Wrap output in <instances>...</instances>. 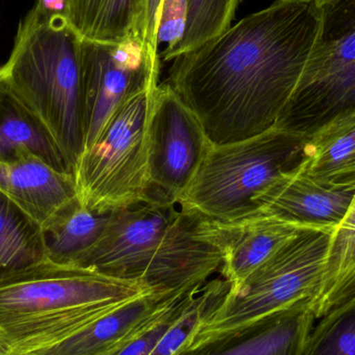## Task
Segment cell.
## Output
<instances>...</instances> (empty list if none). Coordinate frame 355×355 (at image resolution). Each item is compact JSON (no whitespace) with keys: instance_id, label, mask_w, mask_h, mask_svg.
<instances>
[{"instance_id":"1","label":"cell","mask_w":355,"mask_h":355,"mask_svg":"<svg viewBox=\"0 0 355 355\" xmlns=\"http://www.w3.org/2000/svg\"><path fill=\"white\" fill-rule=\"evenodd\" d=\"M316 0H275L173 60L166 83L214 146L277 125L324 35Z\"/></svg>"},{"instance_id":"2","label":"cell","mask_w":355,"mask_h":355,"mask_svg":"<svg viewBox=\"0 0 355 355\" xmlns=\"http://www.w3.org/2000/svg\"><path fill=\"white\" fill-rule=\"evenodd\" d=\"M151 294L141 282L45 261L0 281V331L12 355H26Z\"/></svg>"},{"instance_id":"3","label":"cell","mask_w":355,"mask_h":355,"mask_svg":"<svg viewBox=\"0 0 355 355\" xmlns=\"http://www.w3.org/2000/svg\"><path fill=\"white\" fill-rule=\"evenodd\" d=\"M81 42L66 16L33 6L0 67V85L45 125L73 174L85 150Z\"/></svg>"},{"instance_id":"4","label":"cell","mask_w":355,"mask_h":355,"mask_svg":"<svg viewBox=\"0 0 355 355\" xmlns=\"http://www.w3.org/2000/svg\"><path fill=\"white\" fill-rule=\"evenodd\" d=\"M333 234L302 230L207 311L179 349L239 333L277 311L312 300L320 288Z\"/></svg>"},{"instance_id":"5","label":"cell","mask_w":355,"mask_h":355,"mask_svg":"<svg viewBox=\"0 0 355 355\" xmlns=\"http://www.w3.org/2000/svg\"><path fill=\"white\" fill-rule=\"evenodd\" d=\"M306 141L275 126L246 141L211 146L178 206L219 223L246 218L256 196L300 166Z\"/></svg>"},{"instance_id":"6","label":"cell","mask_w":355,"mask_h":355,"mask_svg":"<svg viewBox=\"0 0 355 355\" xmlns=\"http://www.w3.org/2000/svg\"><path fill=\"white\" fill-rule=\"evenodd\" d=\"M156 87L128 100L81 155L74 178L89 210L104 214L151 200L147 132Z\"/></svg>"},{"instance_id":"7","label":"cell","mask_w":355,"mask_h":355,"mask_svg":"<svg viewBox=\"0 0 355 355\" xmlns=\"http://www.w3.org/2000/svg\"><path fill=\"white\" fill-rule=\"evenodd\" d=\"M325 10L322 42L275 125L306 139L355 114V0Z\"/></svg>"},{"instance_id":"8","label":"cell","mask_w":355,"mask_h":355,"mask_svg":"<svg viewBox=\"0 0 355 355\" xmlns=\"http://www.w3.org/2000/svg\"><path fill=\"white\" fill-rule=\"evenodd\" d=\"M147 141L151 200L178 205L212 144L196 114L166 81L154 92Z\"/></svg>"},{"instance_id":"9","label":"cell","mask_w":355,"mask_h":355,"mask_svg":"<svg viewBox=\"0 0 355 355\" xmlns=\"http://www.w3.org/2000/svg\"><path fill=\"white\" fill-rule=\"evenodd\" d=\"M160 66L150 60L139 37L118 45L83 40L85 149L128 100L159 85Z\"/></svg>"},{"instance_id":"10","label":"cell","mask_w":355,"mask_h":355,"mask_svg":"<svg viewBox=\"0 0 355 355\" xmlns=\"http://www.w3.org/2000/svg\"><path fill=\"white\" fill-rule=\"evenodd\" d=\"M177 206L152 200L112 211L103 235L79 267L147 286Z\"/></svg>"},{"instance_id":"11","label":"cell","mask_w":355,"mask_h":355,"mask_svg":"<svg viewBox=\"0 0 355 355\" xmlns=\"http://www.w3.org/2000/svg\"><path fill=\"white\" fill-rule=\"evenodd\" d=\"M298 166L256 196L254 212L244 219H272L300 230L334 233L349 210L355 184L325 187L302 174Z\"/></svg>"},{"instance_id":"12","label":"cell","mask_w":355,"mask_h":355,"mask_svg":"<svg viewBox=\"0 0 355 355\" xmlns=\"http://www.w3.org/2000/svg\"><path fill=\"white\" fill-rule=\"evenodd\" d=\"M198 290L183 295L151 294L139 298L76 335L26 355L119 354L175 314Z\"/></svg>"},{"instance_id":"13","label":"cell","mask_w":355,"mask_h":355,"mask_svg":"<svg viewBox=\"0 0 355 355\" xmlns=\"http://www.w3.org/2000/svg\"><path fill=\"white\" fill-rule=\"evenodd\" d=\"M315 321L312 300H300L239 333L174 355H302Z\"/></svg>"},{"instance_id":"14","label":"cell","mask_w":355,"mask_h":355,"mask_svg":"<svg viewBox=\"0 0 355 355\" xmlns=\"http://www.w3.org/2000/svg\"><path fill=\"white\" fill-rule=\"evenodd\" d=\"M0 191L41 227L78 198L74 175L58 172L35 157L0 164Z\"/></svg>"},{"instance_id":"15","label":"cell","mask_w":355,"mask_h":355,"mask_svg":"<svg viewBox=\"0 0 355 355\" xmlns=\"http://www.w3.org/2000/svg\"><path fill=\"white\" fill-rule=\"evenodd\" d=\"M221 223L227 232V243L220 275L229 282V291L237 289L252 271L302 231L272 219Z\"/></svg>"},{"instance_id":"16","label":"cell","mask_w":355,"mask_h":355,"mask_svg":"<svg viewBox=\"0 0 355 355\" xmlns=\"http://www.w3.org/2000/svg\"><path fill=\"white\" fill-rule=\"evenodd\" d=\"M35 157L58 172L73 174L45 125L0 85V164Z\"/></svg>"},{"instance_id":"17","label":"cell","mask_w":355,"mask_h":355,"mask_svg":"<svg viewBox=\"0 0 355 355\" xmlns=\"http://www.w3.org/2000/svg\"><path fill=\"white\" fill-rule=\"evenodd\" d=\"M298 168L325 187L355 184V114L334 119L308 137Z\"/></svg>"},{"instance_id":"18","label":"cell","mask_w":355,"mask_h":355,"mask_svg":"<svg viewBox=\"0 0 355 355\" xmlns=\"http://www.w3.org/2000/svg\"><path fill=\"white\" fill-rule=\"evenodd\" d=\"M146 6L147 0H67L66 16L81 40L118 45L141 40Z\"/></svg>"},{"instance_id":"19","label":"cell","mask_w":355,"mask_h":355,"mask_svg":"<svg viewBox=\"0 0 355 355\" xmlns=\"http://www.w3.org/2000/svg\"><path fill=\"white\" fill-rule=\"evenodd\" d=\"M110 213L93 212L75 198L42 225L46 259L78 267L105 231Z\"/></svg>"},{"instance_id":"20","label":"cell","mask_w":355,"mask_h":355,"mask_svg":"<svg viewBox=\"0 0 355 355\" xmlns=\"http://www.w3.org/2000/svg\"><path fill=\"white\" fill-rule=\"evenodd\" d=\"M355 296V196L331 238L318 293L312 300L316 320Z\"/></svg>"},{"instance_id":"21","label":"cell","mask_w":355,"mask_h":355,"mask_svg":"<svg viewBox=\"0 0 355 355\" xmlns=\"http://www.w3.org/2000/svg\"><path fill=\"white\" fill-rule=\"evenodd\" d=\"M45 261L41 225L0 191V281Z\"/></svg>"},{"instance_id":"22","label":"cell","mask_w":355,"mask_h":355,"mask_svg":"<svg viewBox=\"0 0 355 355\" xmlns=\"http://www.w3.org/2000/svg\"><path fill=\"white\" fill-rule=\"evenodd\" d=\"M241 0H187L183 37L175 49L160 54L164 62L193 51L212 41L232 26Z\"/></svg>"},{"instance_id":"23","label":"cell","mask_w":355,"mask_h":355,"mask_svg":"<svg viewBox=\"0 0 355 355\" xmlns=\"http://www.w3.org/2000/svg\"><path fill=\"white\" fill-rule=\"evenodd\" d=\"M302 355H355V296L321 317Z\"/></svg>"},{"instance_id":"24","label":"cell","mask_w":355,"mask_h":355,"mask_svg":"<svg viewBox=\"0 0 355 355\" xmlns=\"http://www.w3.org/2000/svg\"><path fill=\"white\" fill-rule=\"evenodd\" d=\"M187 16V0H164L158 25L157 42L166 44L162 54H166L177 47L183 37Z\"/></svg>"},{"instance_id":"25","label":"cell","mask_w":355,"mask_h":355,"mask_svg":"<svg viewBox=\"0 0 355 355\" xmlns=\"http://www.w3.org/2000/svg\"><path fill=\"white\" fill-rule=\"evenodd\" d=\"M204 287V286H202ZM200 291V290H198ZM196 292V293H198ZM193 294L189 300L186 302V304L182 306L180 310H178L175 314H173L172 316L168 317L166 320L162 321L160 324H158L157 327H154L152 331H150L149 333L144 335L143 337L139 338L137 341L133 342L132 344L128 346V347L125 348L124 350L120 352V354L116 355H150L153 352L154 348L157 345L158 342L162 340V338L166 335V331H168L171 327L176 322L177 319L181 316L182 313L186 310L188 306H189L190 302L193 300L194 296L196 295Z\"/></svg>"},{"instance_id":"26","label":"cell","mask_w":355,"mask_h":355,"mask_svg":"<svg viewBox=\"0 0 355 355\" xmlns=\"http://www.w3.org/2000/svg\"><path fill=\"white\" fill-rule=\"evenodd\" d=\"M162 1L164 0H147L141 33V41L147 50L148 55L154 64H162L160 54L158 53L159 45L157 42V33Z\"/></svg>"},{"instance_id":"27","label":"cell","mask_w":355,"mask_h":355,"mask_svg":"<svg viewBox=\"0 0 355 355\" xmlns=\"http://www.w3.org/2000/svg\"><path fill=\"white\" fill-rule=\"evenodd\" d=\"M35 6L47 16L67 15V0H37Z\"/></svg>"},{"instance_id":"28","label":"cell","mask_w":355,"mask_h":355,"mask_svg":"<svg viewBox=\"0 0 355 355\" xmlns=\"http://www.w3.org/2000/svg\"><path fill=\"white\" fill-rule=\"evenodd\" d=\"M0 355H12V349L6 343L1 331H0Z\"/></svg>"},{"instance_id":"29","label":"cell","mask_w":355,"mask_h":355,"mask_svg":"<svg viewBox=\"0 0 355 355\" xmlns=\"http://www.w3.org/2000/svg\"><path fill=\"white\" fill-rule=\"evenodd\" d=\"M344 0H316L317 3L323 8H331L341 3Z\"/></svg>"}]
</instances>
